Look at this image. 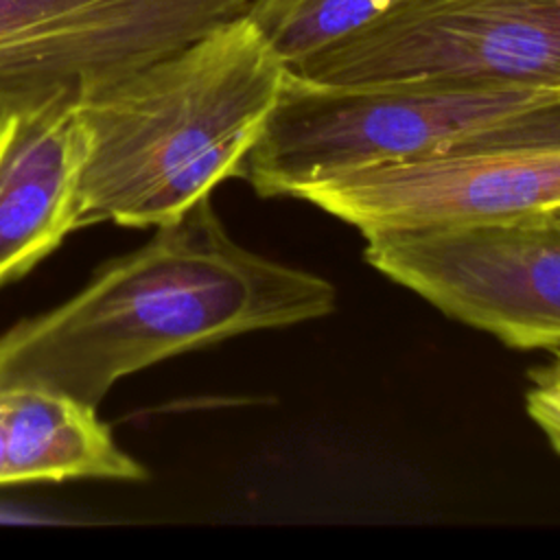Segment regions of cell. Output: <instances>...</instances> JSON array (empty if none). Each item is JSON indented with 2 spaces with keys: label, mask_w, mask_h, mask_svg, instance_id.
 Wrapping results in <instances>:
<instances>
[{
  "label": "cell",
  "mask_w": 560,
  "mask_h": 560,
  "mask_svg": "<svg viewBox=\"0 0 560 560\" xmlns=\"http://www.w3.org/2000/svg\"><path fill=\"white\" fill-rule=\"evenodd\" d=\"M335 306L326 278L238 245L203 197L72 298L7 328L0 385H42L98 407L120 378L158 361Z\"/></svg>",
  "instance_id": "cell-1"
},
{
  "label": "cell",
  "mask_w": 560,
  "mask_h": 560,
  "mask_svg": "<svg viewBox=\"0 0 560 560\" xmlns=\"http://www.w3.org/2000/svg\"><path fill=\"white\" fill-rule=\"evenodd\" d=\"M284 74L243 13L83 92L81 228H160L238 177Z\"/></svg>",
  "instance_id": "cell-2"
},
{
  "label": "cell",
  "mask_w": 560,
  "mask_h": 560,
  "mask_svg": "<svg viewBox=\"0 0 560 560\" xmlns=\"http://www.w3.org/2000/svg\"><path fill=\"white\" fill-rule=\"evenodd\" d=\"M560 92L433 83L332 85L287 70L238 177L293 197L341 173L448 151Z\"/></svg>",
  "instance_id": "cell-3"
},
{
  "label": "cell",
  "mask_w": 560,
  "mask_h": 560,
  "mask_svg": "<svg viewBox=\"0 0 560 560\" xmlns=\"http://www.w3.org/2000/svg\"><path fill=\"white\" fill-rule=\"evenodd\" d=\"M291 72L332 85L560 92V0H407Z\"/></svg>",
  "instance_id": "cell-4"
},
{
  "label": "cell",
  "mask_w": 560,
  "mask_h": 560,
  "mask_svg": "<svg viewBox=\"0 0 560 560\" xmlns=\"http://www.w3.org/2000/svg\"><path fill=\"white\" fill-rule=\"evenodd\" d=\"M363 238L370 267L444 315L512 348L560 346V228L547 219Z\"/></svg>",
  "instance_id": "cell-5"
},
{
  "label": "cell",
  "mask_w": 560,
  "mask_h": 560,
  "mask_svg": "<svg viewBox=\"0 0 560 560\" xmlns=\"http://www.w3.org/2000/svg\"><path fill=\"white\" fill-rule=\"evenodd\" d=\"M293 199L363 236L518 221L560 208V149L466 144L313 182Z\"/></svg>",
  "instance_id": "cell-6"
},
{
  "label": "cell",
  "mask_w": 560,
  "mask_h": 560,
  "mask_svg": "<svg viewBox=\"0 0 560 560\" xmlns=\"http://www.w3.org/2000/svg\"><path fill=\"white\" fill-rule=\"evenodd\" d=\"M252 0H0V105L88 92L243 15Z\"/></svg>",
  "instance_id": "cell-7"
},
{
  "label": "cell",
  "mask_w": 560,
  "mask_h": 560,
  "mask_svg": "<svg viewBox=\"0 0 560 560\" xmlns=\"http://www.w3.org/2000/svg\"><path fill=\"white\" fill-rule=\"evenodd\" d=\"M79 92L0 105V289L81 228L85 129Z\"/></svg>",
  "instance_id": "cell-8"
},
{
  "label": "cell",
  "mask_w": 560,
  "mask_h": 560,
  "mask_svg": "<svg viewBox=\"0 0 560 560\" xmlns=\"http://www.w3.org/2000/svg\"><path fill=\"white\" fill-rule=\"evenodd\" d=\"M7 486L33 481H140L147 470L112 429L70 394L42 385H0Z\"/></svg>",
  "instance_id": "cell-9"
},
{
  "label": "cell",
  "mask_w": 560,
  "mask_h": 560,
  "mask_svg": "<svg viewBox=\"0 0 560 560\" xmlns=\"http://www.w3.org/2000/svg\"><path fill=\"white\" fill-rule=\"evenodd\" d=\"M407 0H252L245 18L293 70L365 31Z\"/></svg>",
  "instance_id": "cell-10"
},
{
  "label": "cell",
  "mask_w": 560,
  "mask_h": 560,
  "mask_svg": "<svg viewBox=\"0 0 560 560\" xmlns=\"http://www.w3.org/2000/svg\"><path fill=\"white\" fill-rule=\"evenodd\" d=\"M558 147L560 149V94L549 96L510 118L488 127L459 147Z\"/></svg>",
  "instance_id": "cell-11"
},
{
  "label": "cell",
  "mask_w": 560,
  "mask_h": 560,
  "mask_svg": "<svg viewBox=\"0 0 560 560\" xmlns=\"http://www.w3.org/2000/svg\"><path fill=\"white\" fill-rule=\"evenodd\" d=\"M525 409L534 424L560 453V346L551 348V359L529 372Z\"/></svg>",
  "instance_id": "cell-12"
},
{
  "label": "cell",
  "mask_w": 560,
  "mask_h": 560,
  "mask_svg": "<svg viewBox=\"0 0 560 560\" xmlns=\"http://www.w3.org/2000/svg\"><path fill=\"white\" fill-rule=\"evenodd\" d=\"M7 444H4V422H2V405H0V486H7Z\"/></svg>",
  "instance_id": "cell-13"
},
{
  "label": "cell",
  "mask_w": 560,
  "mask_h": 560,
  "mask_svg": "<svg viewBox=\"0 0 560 560\" xmlns=\"http://www.w3.org/2000/svg\"><path fill=\"white\" fill-rule=\"evenodd\" d=\"M542 219H547L549 223H553L556 228H560V208H556V210H551V212H547V214H540Z\"/></svg>",
  "instance_id": "cell-14"
}]
</instances>
